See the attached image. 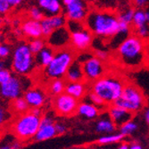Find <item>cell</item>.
Here are the masks:
<instances>
[{"label": "cell", "mask_w": 149, "mask_h": 149, "mask_svg": "<svg viewBox=\"0 0 149 149\" xmlns=\"http://www.w3.org/2000/svg\"><path fill=\"white\" fill-rule=\"evenodd\" d=\"M116 58L119 63L129 70H139L149 59V45L146 38L130 34L116 47Z\"/></svg>", "instance_id": "6da1fadb"}, {"label": "cell", "mask_w": 149, "mask_h": 149, "mask_svg": "<svg viewBox=\"0 0 149 149\" xmlns=\"http://www.w3.org/2000/svg\"><path fill=\"white\" fill-rule=\"evenodd\" d=\"M84 23L97 38L111 39L118 31V13L110 10L94 9L88 12Z\"/></svg>", "instance_id": "7a4b0ae2"}, {"label": "cell", "mask_w": 149, "mask_h": 149, "mask_svg": "<svg viewBox=\"0 0 149 149\" xmlns=\"http://www.w3.org/2000/svg\"><path fill=\"white\" fill-rule=\"evenodd\" d=\"M126 81L116 74H104L89 84V90L96 93L109 106L120 97Z\"/></svg>", "instance_id": "3957f363"}, {"label": "cell", "mask_w": 149, "mask_h": 149, "mask_svg": "<svg viewBox=\"0 0 149 149\" xmlns=\"http://www.w3.org/2000/svg\"><path fill=\"white\" fill-rule=\"evenodd\" d=\"M77 52L72 47H64L56 50L51 63L44 69V76L47 79H64L69 67L76 60Z\"/></svg>", "instance_id": "277c9868"}, {"label": "cell", "mask_w": 149, "mask_h": 149, "mask_svg": "<svg viewBox=\"0 0 149 149\" xmlns=\"http://www.w3.org/2000/svg\"><path fill=\"white\" fill-rule=\"evenodd\" d=\"M114 104L123 107L133 113H136L145 108L146 104V98L143 91L137 85L126 82L123 93L114 102Z\"/></svg>", "instance_id": "5b68a950"}, {"label": "cell", "mask_w": 149, "mask_h": 149, "mask_svg": "<svg viewBox=\"0 0 149 149\" xmlns=\"http://www.w3.org/2000/svg\"><path fill=\"white\" fill-rule=\"evenodd\" d=\"M40 121L41 117L35 115L29 110L28 112L22 113L15 120L13 125V132L21 141H28L34 139L39 129Z\"/></svg>", "instance_id": "8992f818"}, {"label": "cell", "mask_w": 149, "mask_h": 149, "mask_svg": "<svg viewBox=\"0 0 149 149\" xmlns=\"http://www.w3.org/2000/svg\"><path fill=\"white\" fill-rule=\"evenodd\" d=\"M66 27L71 33V47L77 53L86 51L91 47L94 35L84 22L68 20Z\"/></svg>", "instance_id": "52a82bcc"}, {"label": "cell", "mask_w": 149, "mask_h": 149, "mask_svg": "<svg viewBox=\"0 0 149 149\" xmlns=\"http://www.w3.org/2000/svg\"><path fill=\"white\" fill-rule=\"evenodd\" d=\"M36 65L35 55L31 52L29 44L21 43L13 50L12 59L13 71L18 75H28L33 72Z\"/></svg>", "instance_id": "ba28073f"}, {"label": "cell", "mask_w": 149, "mask_h": 149, "mask_svg": "<svg viewBox=\"0 0 149 149\" xmlns=\"http://www.w3.org/2000/svg\"><path fill=\"white\" fill-rule=\"evenodd\" d=\"M79 100L63 92L56 96L53 101V106L56 114L62 117H72L77 113Z\"/></svg>", "instance_id": "9c48e42d"}, {"label": "cell", "mask_w": 149, "mask_h": 149, "mask_svg": "<svg viewBox=\"0 0 149 149\" xmlns=\"http://www.w3.org/2000/svg\"><path fill=\"white\" fill-rule=\"evenodd\" d=\"M104 62V61L94 55L82 63L85 81H87L88 84L98 79L106 73V68Z\"/></svg>", "instance_id": "30bf717a"}, {"label": "cell", "mask_w": 149, "mask_h": 149, "mask_svg": "<svg viewBox=\"0 0 149 149\" xmlns=\"http://www.w3.org/2000/svg\"><path fill=\"white\" fill-rule=\"evenodd\" d=\"M56 120L53 115L50 113H47L41 117L40 121V126L36 133L34 140L37 142H43L49 139H52L57 136L56 130Z\"/></svg>", "instance_id": "8fae6325"}, {"label": "cell", "mask_w": 149, "mask_h": 149, "mask_svg": "<svg viewBox=\"0 0 149 149\" xmlns=\"http://www.w3.org/2000/svg\"><path fill=\"white\" fill-rule=\"evenodd\" d=\"M88 12V6L85 0H71L65 5L64 15L68 20L84 22Z\"/></svg>", "instance_id": "7c38bea8"}, {"label": "cell", "mask_w": 149, "mask_h": 149, "mask_svg": "<svg viewBox=\"0 0 149 149\" xmlns=\"http://www.w3.org/2000/svg\"><path fill=\"white\" fill-rule=\"evenodd\" d=\"M47 44L54 49H61L71 47V33L67 27L56 29L47 38Z\"/></svg>", "instance_id": "4fadbf2b"}, {"label": "cell", "mask_w": 149, "mask_h": 149, "mask_svg": "<svg viewBox=\"0 0 149 149\" xmlns=\"http://www.w3.org/2000/svg\"><path fill=\"white\" fill-rule=\"evenodd\" d=\"M22 84L19 78L13 76L7 82L0 85V95L6 99L15 100L20 97L22 93Z\"/></svg>", "instance_id": "5bb4252c"}, {"label": "cell", "mask_w": 149, "mask_h": 149, "mask_svg": "<svg viewBox=\"0 0 149 149\" xmlns=\"http://www.w3.org/2000/svg\"><path fill=\"white\" fill-rule=\"evenodd\" d=\"M107 112L118 129L127 121L132 120L134 116V113L132 112L114 104L107 107Z\"/></svg>", "instance_id": "9a60e30c"}, {"label": "cell", "mask_w": 149, "mask_h": 149, "mask_svg": "<svg viewBox=\"0 0 149 149\" xmlns=\"http://www.w3.org/2000/svg\"><path fill=\"white\" fill-rule=\"evenodd\" d=\"M101 109L94 104L88 101H79L78 109H77V115L80 118L85 120H95L97 119L101 114Z\"/></svg>", "instance_id": "2e32d148"}, {"label": "cell", "mask_w": 149, "mask_h": 149, "mask_svg": "<svg viewBox=\"0 0 149 149\" xmlns=\"http://www.w3.org/2000/svg\"><path fill=\"white\" fill-rule=\"evenodd\" d=\"M89 85L87 81H75V82H66L65 92L72 97L81 101L85 98L88 93Z\"/></svg>", "instance_id": "e0dca14e"}, {"label": "cell", "mask_w": 149, "mask_h": 149, "mask_svg": "<svg viewBox=\"0 0 149 149\" xmlns=\"http://www.w3.org/2000/svg\"><path fill=\"white\" fill-rule=\"evenodd\" d=\"M117 129V126L114 124L107 111H104L103 114L101 113L99 115L96 121V124H95V130H96V132L103 135L113 133L116 131Z\"/></svg>", "instance_id": "ac0fdd59"}, {"label": "cell", "mask_w": 149, "mask_h": 149, "mask_svg": "<svg viewBox=\"0 0 149 149\" xmlns=\"http://www.w3.org/2000/svg\"><path fill=\"white\" fill-rule=\"evenodd\" d=\"M22 31L24 36L31 39L43 37L40 21H36L31 18L25 20L22 23Z\"/></svg>", "instance_id": "d6986e66"}, {"label": "cell", "mask_w": 149, "mask_h": 149, "mask_svg": "<svg viewBox=\"0 0 149 149\" xmlns=\"http://www.w3.org/2000/svg\"><path fill=\"white\" fill-rule=\"evenodd\" d=\"M23 97L29 104L30 107H42L47 100L46 94L40 88H31L25 93Z\"/></svg>", "instance_id": "ffe728a7"}, {"label": "cell", "mask_w": 149, "mask_h": 149, "mask_svg": "<svg viewBox=\"0 0 149 149\" xmlns=\"http://www.w3.org/2000/svg\"><path fill=\"white\" fill-rule=\"evenodd\" d=\"M37 2L46 16H54L63 13V6L60 0H37Z\"/></svg>", "instance_id": "44dd1931"}, {"label": "cell", "mask_w": 149, "mask_h": 149, "mask_svg": "<svg viewBox=\"0 0 149 149\" xmlns=\"http://www.w3.org/2000/svg\"><path fill=\"white\" fill-rule=\"evenodd\" d=\"M67 82H75V81H83L85 80L84 72L82 63L75 60L72 65L69 67L68 71L64 77Z\"/></svg>", "instance_id": "7402d4cb"}, {"label": "cell", "mask_w": 149, "mask_h": 149, "mask_svg": "<svg viewBox=\"0 0 149 149\" xmlns=\"http://www.w3.org/2000/svg\"><path fill=\"white\" fill-rule=\"evenodd\" d=\"M56 54V49H54L50 46L47 45L41 51L35 55L36 65L39 68L45 69L46 67L51 63Z\"/></svg>", "instance_id": "603a6c76"}, {"label": "cell", "mask_w": 149, "mask_h": 149, "mask_svg": "<svg viewBox=\"0 0 149 149\" xmlns=\"http://www.w3.org/2000/svg\"><path fill=\"white\" fill-rule=\"evenodd\" d=\"M125 137L123 136L120 132L119 133H109V134H104L101 136L97 142L101 145V146H105V145H111V144H116V143H120L123 140Z\"/></svg>", "instance_id": "cb8c5ba5"}, {"label": "cell", "mask_w": 149, "mask_h": 149, "mask_svg": "<svg viewBox=\"0 0 149 149\" xmlns=\"http://www.w3.org/2000/svg\"><path fill=\"white\" fill-rule=\"evenodd\" d=\"M65 86L66 82L63 80V79H56L50 81L48 89L52 96L56 97L58 95L65 92Z\"/></svg>", "instance_id": "d4e9b609"}, {"label": "cell", "mask_w": 149, "mask_h": 149, "mask_svg": "<svg viewBox=\"0 0 149 149\" xmlns=\"http://www.w3.org/2000/svg\"><path fill=\"white\" fill-rule=\"evenodd\" d=\"M145 24H148V22L146 21V11H144L143 9L135 10L133 22H132L133 29L134 28H138V27H140V26H143Z\"/></svg>", "instance_id": "484cf974"}, {"label": "cell", "mask_w": 149, "mask_h": 149, "mask_svg": "<svg viewBox=\"0 0 149 149\" xmlns=\"http://www.w3.org/2000/svg\"><path fill=\"white\" fill-rule=\"evenodd\" d=\"M139 129L138 123L136 121H134L133 120H130L127 123H125L123 125H121L119 130L120 132L123 135L124 137H128V136H131L132 134H134Z\"/></svg>", "instance_id": "4316f807"}, {"label": "cell", "mask_w": 149, "mask_h": 149, "mask_svg": "<svg viewBox=\"0 0 149 149\" xmlns=\"http://www.w3.org/2000/svg\"><path fill=\"white\" fill-rule=\"evenodd\" d=\"M85 98H86L87 101H88V102L94 104L95 105H97V107H99L102 111H105V109H107L108 105L96 93H94V92L89 90V92L87 94V96L85 97Z\"/></svg>", "instance_id": "83f0119b"}, {"label": "cell", "mask_w": 149, "mask_h": 149, "mask_svg": "<svg viewBox=\"0 0 149 149\" xmlns=\"http://www.w3.org/2000/svg\"><path fill=\"white\" fill-rule=\"evenodd\" d=\"M47 40L44 38H33L29 42V47L34 55H37L38 52L41 51L47 46Z\"/></svg>", "instance_id": "f1b7e54d"}, {"label": "cell", "mask_w": 149, "mask_h": 149, "mask_svg": "<svg viewBox=\"0 0 149 149\" xmlns=\"http://www.w3.org/2000/svg\"><path fill=\"white\" fill-rule=\"evenodd\" d=\"M13 109H15V112H17L18 113H24L26 112H28L30 110V105L27 103V101L25 100L24 97H17L16 99L13 100Z\"/></svg>", "instance_id": "f546056e"}, {"label": "cell", "mask_w": 149, "mask_h": 149, "mask_svg": "<svg viewBox=\"0 0 149 149\" xmlns=\"http://www.w3.org/2000/svg\"><path fill=\"white\" fill-rule=\"evenodd\" d=\"M134 13H135V10L133 8H131V7H128V8L123 9V11H120L118 13L119 21L132 25L133 17H134Z\"/></svg>", "instance_id": "4dcf8cb0"}, {"label": "cell", "mask_w": 149, "mask_h": 149, "mask_svg": "<svg viewBox=\"0 0 149 149\" xmlns=\"http://www.w3.org/2000/svg\"><path fill=\"white\" fill-rule=\"evenodd\" d=\"M40 23H41V29H42V36L44 38H47L54 31L55 29L53 28V26L50 22L49 17L46 16L44 17L41 21H40Z\"/></svg>", "instance_id": "1f68e13d"}, {"label": "cell", "mask_w": 149, "mask_h": 149, "mask_svg": "<svg viewBox=\"0 0 149 149\" xmlns=\"http://www.w3.org/2000/svg\"><path fill=\"white\" fill-rule=\"evenodd\" d=\"M29 16L30 18L36 20V21H41L44 17H46L44 12L42 11V9L40 8L38 6H31L29 10Z\"/></svg>", "instance_id": "d6a6232c"}, {"label": "cell", "mask_w": 149, "mask_h": 149, "mask_svg": "<svg viewBox=\"0 0 149 149\" xmlns=\"http://www.w3.org/2000/svg\"><path fill=\"white\" fill-rule=\"evenodd\" d=\"M134 31H135V34L143 38H146L149 36V28L147 24L138 27V28H134Z\"/></svg>", "instance_id": "836d02e7"}, {"label": "cell", "mask_w": 149, "mask_h": 149, "mask_svg": "<svg viewBox=\"0 0 149 149\" xmlns=\"http://www.w3.org/2000/svg\"><path fill=\"white\" fill-rule=\"evenodd\" d=\"M11 54V48L7 44L0 43V58L2 60L7 58Z\"/></svg>", "instance_id": "e575fe53"}, {"label": "cell", "mask_w": 149, "mask_h": 149, "mask_svg": "<svg viewBox=\"0 0 149 149\" xmlns=\"http://www.w3.org/2000/svg\"><path fill=\"white\" fill-rule=\"evenodd\" d=\"M12 6L7 0H0V15H6L11 11Z\"/></svg>", "instance_id": "d590c367"}, {"label": "cell", "mask_w": 149, "mask_h": 149, "mask_svg": "<svg viewBox=\"0 0 149 149\" xmlns=\"http://www.w3.org/2000/svg\"><path fill=\"white\" fill-rule=\"evenodd\" d=\"M12 77H13V75L10 71L4 69V68L1 69L0 70V85L7 82Z\"/></svg>", "instance_id": "8d00e7d4"}, {"label": "cell", "mask_w": 149, "mask_h": 149, "mask_svg": "<svg viewBox=\"0 0 149 149\" xmlns=\"http://www.w3.org/2000/svg\"><path fill=\"white\" fill-rule=\"evenodd\" d=\"M55 126H56L57 136H61V135H63V134L66 133L67 127H66V125L63 123H62V121H56Z\"/></svg>", "instance_id": "74e56055"}, {"label": "cell", "mask_w": 149, "mask_h": 149, "mask_svg": "<svg viewBox=\"0 0 149 149\" xmlns=\"http://www.w3.org/2000/svg\"><path fill=\"white\" fill-rule=\"evenodd\" d=\"M148 3L149 0H133V5L137 9H144Z\"/></svg>", "instance_id": "f35d334b"}, {"label": "cell", "mask_w": 149, "mask_h": 149, "mask_svg": "<svg viewBox=\"0 0 149 149\" xmlns=\"http://www.w3.org/2000/svg\"><path fill=\"white\" fill-rule=\"evenodd\" d=\"M94 55L96 56H97L98 58H100L101 60H103V61H105L108 58V54H107V52L106 51H104V50H101V49L96 50V52H95Z\"/></svg>", "instance_id": "ab89813d"}, {"label": "cell", "mask_w": 149, "mask_h": 149, "mask_svg": "<svg viewBox=\"0 0 149 149\" xmlns=\"http://www.w3.org/2000/svg\"><path fill=\"white\" fill-rule=\"evenodd\" d=\"M7 120V112H6L3 108L0 107V125H2Z\"/></svg>", "instance_id": "60d3db41"}, {"label": "cell", "mask_w": 149, "mask_h": 149, "mask_svg": "<svg viewBox=\"0 0 149 149\" xmlns=\"http://www.w3.org/2000/svg\"><path fill=\"white\" fill-rule=\"evenodd\" d=\"M129 144H130V149H142L143 148L142 144L140 142H139V141H136V140L132 141V142H130Z\"/></svg>", "instance_id": "b9f144b4"}, {"label": "cell", "mask_w": 149, "mask_h": 149, "mask_svg": "<svg viewBox=\"0 0 149 149\" xmlns=\"http://www.w3.org/2000/svg\"><path fill=\"white\" fill-rule=\"evenodd\" d=\"M7 1L9 2L10 6L12 7H15V6H18L19 5H21L23 2V0H7Z\"/></svg>", "instance_id": "7bdbcfd3"}, {"label": "cell", "mask_w": 149, "mask_h": 149, "mask_svg": "<svg viewBox=\"0 0 149 149\" xmlns=\"http://www.w3.org/2000/svg\"><path fill=\"white\" fill-rule=\"evenodd\" d=\"M144 120L146 123L149 125V106H147L144 111Z\"/></svg>", "instance_id": "ee69618b"}, {"label": "cell", "mask_w": 149, "mask_h": 149, "mask_svg": "<svg viewBox=\"0 0 149 149\" xmlns=\"http://www.w3.org/2000/svg\"><path fill=\"white\" fill-rule=\"evenodd\" d=\"M118 148L119 149H130V144L126 142H120Z\"/></svg>", "instance_id": "f6af8a7d"}, {"label": "cell", "mask_w": 149, "mask_h": 149, "mask_svg": "<svg viewBox=\"0 0 149 149\" xmlns=\"http://www.w3.org/2000/svg\"><path fill=\"white\" fill-rule=\"evenodd\" d=\"M4 24V21H3V18H2V15H0V29L2 28V26Z\"/></svg>", "instance_id": "bcb514c9"}, {"label": "cell", "mask_w": 149, "mask_h": 149, "mask_svg": "<svg viewBox=\"0 0 149 149\" xmlns=\"http://www.w3.org/2000/svg\"><path fill=\"white\" fill-rule=\"evenodd\" d=\"M3 67H4V63H3L2 59L0 58V70H1V69H3Z\"/></svg>", "instance_id": "7dc6e473"}, {"label": "cell", "mask_w": 149, "mask_h": 149, "mask_svg": "<svg viewBox=\"0 0 149 149\" xmlns=\"http://www.w3.org/2000/svg\"><path fill=\"white\" fill-rule=\"evenodd\" d=\"M146 21H147V22L149 23V12L146 11Z\"/></svg>", "instance_id": "c3c4849f"}, {"label": "cell", "mask_w": 149, "mask_h": 149, "mask_svg": "<svg viewBox=\"0 0 149 149\" xmlns=\"http://www.w3.org/2000/svg\"><path fill=\"white\" fill-rule=\"evenodd\" d=\"M70 1H71V0H63V4H64V5L68 4V3H69Z\"/></svg>", "instance_id": "681fc988"}, {"label": "cell", "mask_w": 149, "mask_h": 149, "mask_svg": "<svg viewBox=\"0 0 149 149\" xmlns=\"http://www.w3.org/2000/svg\"><path fill=\"white\" fill-rule=\"evenodd\" d=\"M1 38H2V33H1V31H0V40H1Z\"/></svg>", "instance_id": "f907efd6"}]
</instances>
